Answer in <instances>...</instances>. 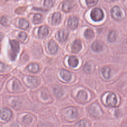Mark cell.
Listing matches in <instances>:
<instances>
[{
	"mask_svg": "<svg viewBox=\"0 0 127 127\" xmlns=\"http://www.w3.org/2000/svg\"><path fill=\"white\" fill-rule=\"evenodd\" d=\"M49 33L48 28L47 26H42L39 28L38 36L40 38H44L48 35Z\"/></svg>",
	"mask_w": 127,
	"mask_h": 127,
	"instance_id": "5bb4252c",
	"label": "cell"
},
{
	"mask_svg": "<svg viewBox=\"0 0 127 127\" xmlns=\"http://www.w3.org/2000/svg\"><path fill=\"white\" fill-rule=\"evenodd\" d=\"M43 20V17L41 14H35L33 17V22L35 24L40 23Z\"/></svg>",
	"mask_w": 127,
	"mask_h": 127,
	"instance_id": "4316f807",
	"label": "cell"
},
{
	"mask_svg": "<svg viewBox=\"0 0 127 127\" xmlns=\"http://www.w3.org/2000/svg\"><path fill=\"white\" fill-rule=\"evenodd\" d=\"M7 77V76H6V75H0V90L3 85V82Z\"/></svg>",
	"mask_w": 127,
	"mask_h": 127,
	"instance_id": "836d02e7",
	"label": "cell"
},
{
	"mask_svg": "<svg viewBox=\"0 0 127 127\" xmlns=\"http://www.w3.org/2000/svg\"><path fill=\"white\" fill-rule=\"evenodd\" d=\"M20 83L17 81H15L13 83V89L14 90L17 91L19 89Z\"/></svg>",
	"mask_w": 127,
	"mask_h": 127,
	"instance_id": "e575fe53",
	"label": "cell"
},
{
	"mask_svg": "<svg viewBox=\"0 0 127 127\" xmlns=\"http://www.w3.org/2000/svg\"><path fill=\"white\" fill-rule=\"evenodd\" d=\"M65 116L69 120L73 121L77 117V112L76 110L73 107H68L65 109L64 111Z\"/></svg>",
	"mask_w": 127,
	"mask_h": 127,
	"instance_id": "3957f363",
	"label": "cell"
},
{
	"mask_svg": "<svg viewBox=\"0 0 127 127\" xmlns=\"http://www.w3.org/2000/svg\"><path fill=\"white\" fill-rule=\"evenodd\" d=\"M117 37L116 33L114 31H110L108 35V40L110 42H114L115 41Z\"/></svg>",
	"mask_w": 127,
	"mask_h": 127,
	"instance_id": "cb8c5ba5",
	"label": "cell"
},
{
	"mask_svg": "<svg viewBox=\"0 0 127 127\" xmlns=\"http://www.w3.org/2000/svg\"><path fill=\"white\" fill-rule=\"evenodd\" d=\"M92 48L95 52H101L104 49V45L102 43L99 41H96L93 43L92 45Z\"/></svg>",
	"mask_w": 127,
	"mask_h": 127,
	"instance_id": "7c38bea8",
	"label": "cell"
},
{
	"mask_svg": "<svg viewBox=\"0 0 127 127\" xmlns=\"http://www.w3.org/2000/svg\"><path fill=\"white\" fill-rule=\"evenodd\" d=\"M92 19L96 22L101 21L104 17V13L102 10L99 8H94L91 12Z\"/></svg>",
	"mask_w": 127,
	"mask_h": 127,
	"instance_id": "7a4b0ae2",
	"label": "cell"
},
{
	"mask_svg": "<svg viewBox=\"0 0 127 127\" xmlns=\"http://www.w3.org/2000/svg\"><path fill=\"white\" fill-rule=\"evenodd\" d=\"M9 43L11 47L9 57L11 61H14L19 51V44L17 41L14 40H10Z\"/></svg>",
	"mask_w": 127,
	"mask_h": 127,
	"instance_id": "6da1fadb",
	"label": "cell"
},
{
	"mask_svg": "<svg viewBox=\"0 0 127 127\" xmlns=\"http://www.w3.org/2000/svg\"><path fill=\"white\" fill-rule=\"evenodd\" d=\"M69 65L71 67H75L78 64V60L75 56H70L68 59Z\"/></svg>",
	"mask_w": 127,
	"mask_h": 127,
	"instance_id": "e0dca14e",
	"label": "cell"
},
{
	"mask_svg": "<svg viewBox=\"0 0 127 127\" xmlns=\"http://www.w3.org/2000/svg\"><path fill=\"white\" fill-rule=\"evenodd\" d=\"M0 23L4 26H8L10 24V20L6 16H2L0 19Z\"/></svg>",
	"mask_w": 127,
	"mask_h": 127,
	"instance_id": "83f0119b",
	"label": "cell"
},
{
	"mask_svg": "<svg viewBox=\"0 0 127 127\" xmlns=\"http://www.w3.org/2000/svg\"><path fill=\"white\" fill-rule=\"evenodd\" d=\"M9 68V67L2 63L0 62V72H3Z\"/></svg>",
	"mask_w": 127,
	"mask_h": 127,
	"instance_id": "1f68e13d",
	"label": "cell"
},
{
	"mask_svg": "<svg viewBox=\"0 0 127 127\" xmlns=\"http://www.w3.org/2000/svg\"><path fill=\"white\" fill-rule=\"evenodd\" d=\"M77 97L79 100L83 101V100H86L87 96V94L85 91H84L83 90H81L78 92L77 95Z\"/></svg>",
	"mask_w": 127,
	"mask_h": 127,
	"instance_id": "484cf974",
	"label": "cell"
},
{
	"mask_svg": "<svg viewBox=\"0 0 127 127\" xmlns=\"http://www.w3.org/2000/svg\"><path fill=\"white\" fill-rule=\"evenodd\" d=\"M84 37L88 39H92V38L94 37V33L93 31L90 29H86L84 33Z\"/></svg>",
	"mask_w": 127,
	"mask_h": 127,
	"instance_id": "d4e9b609",
	"label": "cell"
},
{
	"mask_svg": "<svg viewBox=\"0 0 127 127\" xmlns=\"http://www.w3.org/2000/svg\"><path fill=\"white\" fill-rule=\"evenodd\" d=\"M61 19V15L59 12H55L52 16V22L53 24L56 25L58 24Z\"/></svg>",
	"mask_w": 127,
	"mask_h": 127,
	"instance_id": "ac0fdd59",
	"label": "cell"
},
{
	"mask_svg": "<svg viewBox=\"0 0 127 127\" xmlns=\"http://www.w3.org/2000/svg\"><path fill=\"white\" fill-rule=\"evenodd\" d=\"M75 126L76 127H87V126H89V125L88 122L86 120H83L78 122L75 125Z\"/></svg>",
	"mask_w": 127,
	"mask_h": 127,
	"instance_id": "f1b7e54d",
	"label": "cell"
},
{
	"mask_svg": "<svg viewBox=\"0 0 127 127\" xmlns=\"http://www.w3.org/2000/svg\"><path fill=\"white\" fill-rule=\"evenodd\" d=\"M27 69L29 71L32 72L36 73L39 70V66L37 64H30L28 67Z\"/></svg>",
	"mask_w": 127,
	"mask_h": 127,
	"instance_id": "ffe728a7",
	"label": "cell"
},
{
	"mask_svg": "<svg viewBox=\"0 0 127 127\" xmlns=\"http://www.w3.org/2000/svg\"><path fill=\"white\" fill-rule=\"evenodd\" d=\"M111 14L112 17L117 20H119L122 18V13L120 8L118 6H114L111 10Z\"/></svg>",
	"mask_w": 127,
	"mask_h": 127,
	"instance_id": "52a82bcc",
	"label": "cell"
},
{
	"mask_svg": "<svg viewBox=\"0 0 127 127\" xmlns=\"http://www.w3.org/2000/svg\"><path fill=\"white\" fill-rule=\"evenodd\" d=\"M60 74H61V76L62 78L64 80H65L66 81H69L70 80V79L71 78V74L67 70L62 69L61 70Z\"/></svg>",
	"mask_w": 127,
	"mask_h": 127,
	"instance_id": "2e32d148",
	"label": "cell"
},
{
	"mask_svg": "<svg viewBox=\"0 0 127 127\" xmlns=\"http://www.w3.org/2000/svg\"><path fill=\"white\" fill-rule=\"evenodd\" d=\"M94 67L92 64H91L90 63H88L86 64L83 67V70L84 72L87 73H90L92 72L94 70Z\"/></svg>",
	"mask_w": 127,
	"mask_h": 127,
	"instance_id": "d6986e66",
	"label": "cell"
},
{
	"mask_svg": "<svg viewBox=\"0 0 127 127\" xmlns=\"http://www.w3.org/2000/svg\"><path fill=\"white\" fill-rule=\"evenodd\" d=\"M48 48L51 53H56L58 49V46L56 43L53 40H51L48 44Z\"/></svg>",
	"mask_w": 127,
	"mask_h": 127,
	"instance_id": "9a60e30c",
	"label": "cell"
},
{
	"mask_svg": "<svg viewBox=\"0 0 127 127\" xmlns=\"http://www.w3.org/2000/svg\"></svg>",
	"mask_w": 127,
	"mask_h": 127,
	"instance_id": "ab89813d",
	"label": "cell"
},
{
	"mask_svg": "<svg viewBox=\"0 0 127 127\" xmlns=\"http://www.w3.org/2000/svg\"><path fill=\"white\" fill-rule=\"evenodd\" d=\"M126 8H127V2H126Z\"/></svg>",
	"mask_w": 127,
	"mask_h": 127,
	"instance_id": "f35d334b",
	"label": "cell"
},
{
	"mask_svg": "<svg viewBox=\"0 0 127 127\" xmlns=\"http://www.w3.org/2000/svg\"><path fill=\"white\" fill-rule=\"evenodd\" d=\"M3 37V34L2 33L0 32V42L2 40Z\"/></svg>",
	"mask_w": 127,
	"mask_h": 127,
	"instance_id": "74e56055",
	"label": "cell"
},
{
	"mask_svg": "<svg viewBox=\"0 0 127 127\" xmlns=\"http://www.w3.org/2000/svg\"><path fill=\"white\" fill-rule=\"evenodd\" d=\"M89 113L94 117H99L102 114V111L100 107L96 104H93L88 107Z\"/></svg>",
	"mask_w": 127,
	"mask_h": 127,
	"instance_id": "277c9868",
	"label": "cell"
},
{
	"mask_svg": "<svg viewBox=\"0 0 127 127\" xmlns=\"http://www.w3.org/2000/svg\"><path fill=\"white\" fill-rule=\"evenodd\" d=\"M19 26L20 28L26 29L29 27V23L26 20L24 19H21L19 21Z\"/></svg>",
	"mask_w": 127,
	"mask_h": 127,
	"instance_id": "603a6c76",
	"label": "cell"
},
{
	"mask_svg": "<svg viewBox=\"0 0 127 127\" xmlns=\"http://www.w3.org/2000/svg\"><path fill=\"white\" fill-rule=\"evenodd\" d=\"M18 37L19 38L21 39V40L22 41H24L26 39V37H27V35L24 32H20L18 34Z\"/></svg>",
	"mask_w": 127,
	"mask_h": 127,
	"instance_id": "d590c367",
	"label": "cell"
},
{
	"mask_svg": "<svg viewBox=\"0 0 127 127\" xmlns=\"http://www.w3.org/2000/svg\"><path fill=\"white\" fill-rule=\"evenodd\" d=\"M19 10L20 11L19 13H21L22 12H23L25 10V8H24V7H20V8H18V9H16V12H17V11H19Z\"/></svg>",
	"mask_w": 127,
	"mask_h": 127,
	"instance_id": "8d00e7d4",
	"label": "cell"
},
{
	"mask_svg": "<svg viewBox=\"0 0 127 127\" xmlns=\"http://www.w3.org/2000/svg\"><path fill=\"white\" fill-rule=\"evenodd\" d=\"M111 69L108 67H105L102 70V73L104 77L106 79H108L110 77Z\"/></svg>",
	"mask_w": 127,
	"mask_h": 127,
	"instance_id": "7402d4cb",
	"label": "cell"
},
{
	"mask_svg": "<svg viewBox=\"0 0 127 127\" xmlns=\"http://www.w3.org/2000/svg\"><path fill=\"white\" fill-rule=\"evenodd\" d=\"M53 92L54 94L59 97L62 96L64 94V91L63 89L59 86H56L54 87Z\"/></svg>",
	"mask_w": 127,
	"mask_h": 127,
	"instance_id": "44dd1931",
	"label": "cell"
},
{
	"mask_svg": "<svg viewBox=\"0 0 127 127\" xmlns=\"http://www.w3.org/2000/svg\"><path fill=\"white\" fill-rule=\"evenodd\" d=\"M53 4H54L53 0H44V5L48 7H52Z\"/></svg>",
	"mask_w": 127,
	"mask_h": 127,
	"instance_id": "d6a6232c",
	"label": "cell"
},
{
	"mask_svg": "<svg viewBox=\"0 0 127 127\" xmlns=\"http://www.w3.org/2000/svg\"><path fill=\"white\" fill-rule=\"evenodd\" d=\"M11 115V111L8 108H4L0 111V117L3 121H8L10 119Z\"/></svg>",
	"mask_w": 127,
	"mask_h": 127,
	"instance_id": "5b68a950",
	"label": "cell"
},
{
	"mask_svg": "<svg viewBox=\"0 0 127 127\" xmlns=\"http://www.w3.org/2000/svg\"><path fill=\"white\" fill-rule=\"evenodd\" d=\"M27 82L30 85V86L34 87L38 85L39 83V80L38 78L35 77L27 76L26 77Z\"/></svg>",
	"mask_w": 127,
	"mask_h": 127,
	"instance_id": "8fae6325",
	"label": "cell"
},
{
	"mask_svg": "<svg viewBox=\"0 0 127 127\" xmlns=\"http://www.w3.org/2000/svg\"><path fill=\"white\" fill-rule=\"evenodd\" d=\"M117 102L116 96L114 93H110L107 97L106 102L108 106L115 107L116 105Z\"/></svg>",
	"mask_w": 127,
	"mask_h": 127,
	"instance_id": "8992f818",
	"label": "cell"
},
{
	"mask_svg": "<svg viewBox=\"0 0 127 127\" xmlns=\"http://www.w3.org/2000/svg\"><path fill=\"white\" fill-rule=\"evenodd\" d=\"M73 5V1L70 0L64 1L63 4V10L65 12L69 11Z\"/></svg>",
	"mask_w": 127,
	"mask_h": 127,
	"instance_id": "4fadbf2b",
	"label": "cell"
},
{
	"mask_svg": "<svg viewBox=\"0 0 127 127\" xmlns=\"http://www.w3.org/2000/svg\"><path fill=\"white\" fill-rule=\"evenodd\" d=\"M98 0H86L87 5L89 7H92L96 4Z\"/></svg>",
	"mask_w": 127,
	"mask_h": 127,
	"instance_id": "4dcf8cb0",
	"label": "cell"
},
{
	"mask_svg": "<svg viewBox=\"0 0 127 127\" xmlns=\"http://www.w3.org/2000/svg\"><path fill=\"white\" fill-rule=\"evenodd\" d=\"M68 36V32L65 30H61L58 33V40L61 42H64Z\"/></svg>",
	"mask_w": 127,
	"mask_h": 127,
	"instance_id": "ba28073f",
	"label": "cell"
},
{
	"mask_svg": "<svg viewBox=\"0 0 127 127\" xmlns=\"http://www.w3.org/2000/svg\"><path fill=\"white\" fill-rule=\"evenodd\" d=\"M32 121V118L29 115H26L23 118V122L25 124H29Z\"/></svg>",
	"mask_w": 127,
	"mask_h": 127,
	"instance_id": "f546056e",
	"label": "cell"
},
{
	"mask_svg": "<svg viewBox=\"0 0 127 127\" xmlns=\"http://www.w3.org/2000/svg\"><path fill=\"white\" fill-rule=\"evenodd\" d=\"M78 23V20L76 17H71L68 20L67 25L69 28L71 29H74L77 27Z\"/></svg>",
	"mask_w": 127,
	"mask_h": 127,
	"instance_id": "9c48e42d",
	"label": "cell"
},
{
	"mask_svg": "<svg viewBox=\"0 0 127 127\" xmlns=\"http://www.w3.org/2000/svg\"><path fill=\"white\" fill-rule=\"evenodd\" d=\"M81 47L82 46L80 41L79 39H76L73 42L71 46L72 51L74 53H77L80 51L81 49Z\"/></svg>",
	"mask_w": 127,
	"mask_h": 127,
	"instance_id": "30bf717a",
	"label": "cell"
}]
</instances>
